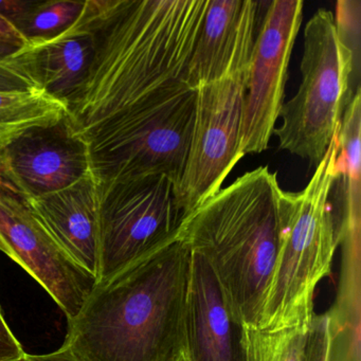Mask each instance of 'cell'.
<instances>
[{"label": "cell", "mask_w": 361, "mask_h": 361, "mask_svg": "<svg viewBox=\"0 0 361 361\" xmlns=\"http://www.w3.org/2000/svg\"><path fill=\"white\" fill-rule=\"evenodd\" d=\"M208 0H99L94 52L66 121L97 183L180 180L197 90L187 69Z\"/></svg>", "instance_id": "obj_1"}, {"label": "cell", "mask_w": 361, "mask_h": 361, "mask_svg": "<svg viewBox=\"0 0 361 361\" xmlns=\"http://www.w3.org/2000/svg\"><path fill=\"white\" fill-rule=\"evenodd\" d=\"M191 252L175 240L97 282L68 320L64 348L81 361H175L185 346Z\"/></svg>", "instance_id": "obj_2"}, {"label": "cell", "mask_w": 361, "mask_h": 361, "mask_svg": "<svg viewBox=\"0 0 361 361\" xmlns=\"http://www.w3.org/2000/svg\"><path fill=\"white\" fill-rule=\"evenodd\" d=\"M276 173L238 177L183 219L177 240L212 270L240 325L257 327L279 244Z\"/></svg>", "instance_id": "obj_3"}, {"label": "cell", "mask_w": 361, "mask_h": 361, "mask_svg": "<svg viewBox=\"0 0 361 361\" xmlns=\"http://www.w3.org/2000/svg\"><path fill=\"white\" fill-rule=\"evenodd\" d=\"M338 149L337 134L302 191L278 190V251L257 322L262 331L310 329L316 314L314 293L331 274L338 246L329 200Z\"/></svg>", "instance_id": "obj_4"}, {"label": "cell", "mask_w": 361, "mask_h": 361, "mask_svg": "<svg viewBox=\"0 0 361 361\" xmlns=\"http://www.w3.org/2000/svg\"><path fill=\"white\" fill-rule=\"evenodd\" d=\"M333 12L319 10L304 29L302 82L295 96L281 109L274 130L280 147L318 166L339 133L342 117L360 77L352 54L341 43Z\"/></svg>", "instance_id": "obj_5"}, {"label": "cell", "mask_w": 361, "mask_h": 361, "mask_svg": "<svg viewBox=\"0 0 361 361\" xmlns=\"http://www.w3.org/2000/svg\"><path fill=\"white\" fill-rule=\"evenodd\" d=\"M99 271L97 282L174 242L185 214L175 183L164 174L97 183Z\"/></svg>", "instance_id": "obj_6"}, {"label": "cell", "mask_w": 361, "mask_h": 361, "mask_svg": "<svg viewBox=\"0 0 361 361\" xmlns=\"http://www.w3.org/2000/svg\"><path fill=\"white\" fill-rule=\"evenodd\" d=\"M245 79H226L197 90L191 141L175 196L185 216L221 191L240 152Z\"/></svg>", "instance_id": "obj_7"}, {"label": "cell", "mask_w": 361, "mask_h": 361, "mask_svg": "<svg viewBox=\"0 0 361 361\" xmlns=\"http://www.w3.org/2000/svg\"><path fill=\"white\" fill-rule=\"evenodd\" d=\"M303 7L301 0L267 4L253 46L243 102L240 149L244 156L265 151L276 130Z\"/></svg>", "instance_id": "obj_8"}, {"label": "cell", "mask_w": 361, "mask_h": 361, "mask_svg": "<svg viewBox=\"0 0 361 361\" xmlns=\"http://www.w3.org/2000/svg\"><path fill=\"white\" fill-rule=\"evenodd\" d=\"M0 251L26 270L71 320L96 286L31 210L26 198L0 185Z\"/></svg>", "instance_id": "obj_9"}, {"label": "cell", "mask_w": 361, "mask_h": 361, "mask_svg": "<svg viewBox=\"0 0 361 361\" xmlns=\"http://www.w3.org/2000/svg\"><path fill=\"white\" fill-rule=\"evenodd\" d=\"M87 174L85 147L71 134L66 118L30 130L0 155V185L25 198L60 191Z\"/></svg>", "instance_id": "obj_10"}, {"label": "cell", "mask_w": 361, "mask_h": 361, "mask_svg": "<svg viewBox=\"0 0 361 361\" xmlns=\"http://www.w3.org/2000/svg\"><path fill=\"white\" fill-rule=\"evenodd\" d=\"M261 5L252 0H208L187 69L193 90L226 79L247 81Z\"/></svg>", "instance_id": "obj_11"}, {"label": "cell", "mask_w": 361, "mask_h": 361, "mask_svg": "<svg viewBox=\"0 0 361 361\" xmlns=\"http://www.w3.org/2000/svg\"><path fill=\"white\" fill-rule=\"evenodd\" d=\"M183 353L189 361H246L243 325L230 312L208 264L191 253Z\"/></svg>", "instance_id": "obj_12"}, {"label": "cell", "mask_w": 361, "mask_h": 361, "mask_svg": "<svg viewBox=\"0 0 361 361\" xmlns=\"http://www.w3.org/2000/svg\"><path fill=\"white\" fill-rule=\"evenodd\" d=\"M99 0H86L71 26L48 39H28L16 56L39 88L67 101L81 86L94 52Z\"/></svg>", "instance_id": "obj_13"}, {"label": "cell", "mask_w": 361, "mask_h": 361, "mask_svg": "<svg viewBox=\"0 0 361 361\" xmlns=\"http://www.w3.org/2000/svg\"><path fill=\"white\" fill-rule=\"evenodd\" d=\"M26 200L65 252L98 278V197L97 183L90 173L71 187Z\"/></svg>", "instance_id": "obj_14"}, {"label": "cell", "mask_w": 361, "mask_h": 361, "mask_svg": "<svg viewBox=\"0 0 361 361\" xmlns=\"http://www.w3.org/2000/svg\"><path fill=\"white\" fill-rule=\"evenodd\" d=\"M67 113L66 102L42 88L0 92V155L30 130L60 123Z\"/></svg>", "instance_id": "obj_15"}, {"label": "cell", "mask_w": 361, "mask_h": 361, "mask_svg": "<svg viewBox=\"0 0 361 361\" xmlns=\"http://www.w3.org/2000/svg\"><path fill=\"white\" fill-rule=\"evenodd\" d=\"M308 329L262 331L243 325L246 361H304Z\"/></svg>", "instance_id": "obj_16"}, {"label": "cell", "mask_w": 361, "mask_h": 361, "mask_svg": "<svg viewBox=\"0 0 361 361\" xmlns=\"http://www.w3.org/2000/svg\"><path fill=\"white\" fill-rule=\"evenodd\" d=\"M85 1H35L28 12L13 23L27 39L54 37L68 28L83 11Z\"/></svg>", "instance_id": "obj_17"}, {"label": "cell", "mask_w": 361, "mask_h": 361, "mask_svg": "<svg viewBox=\"0 0 361 361\" xmlns=\"http://www.w3.org/2000/svg\"><path fill=\"white\" fill-rule=\"evenodd\" d=\"M337 333L331 312L314 314L308 329L304 361H336Z\"/></svg>", "instance_id": "obj_18"}, {"label": "cell", "mask_w": 361, "mask_h": 361, "mask_svg": "<svg viewBox=\"0 0 361 361\" xmlns=\"http://www.w3.org/2000/svg\"><path fill=\"white\" fill-rule=\"evenodd\" d=\"M360 13L359 0H339L334 16L338 37L352 54L355 71L358 75H360Z\"/></svg>", "instance_id": "obj_19"}, {"label": "cell", "mask_w": 361, "mask_h": 361, "mask_svg": "<svg viewBox=\"0 0 361 361\" xmlns=\"http://www.w3.org/2000/svg\"><path fill=\"white\" fill-rule=\"evenodd\" d=\"M39 88L18 56L0 60V92H26Z\"/></svg>", "instance_id": "obj_20"}, {"label": "cell", "mask_w": 361, "mask_h": 361, "mask_svg": "<svg viewBox=\"0 0 361 361\" xmlns=\"http://www.w3.org/2000/svg\"><path fill=\"white\" fill-rule=\"evenodd\" d=\"M28 43V39L7 18L0 16V60L13 58Z\"/></svg>", "instance_id": "obj_21"}, {"label": "cell", "mask_w": 361, "mask_h": 361, "mask_svg": "<svg viewBox=\"0 0 361 361\" xmlns=\"http://www.w3.org/2000/svg\"><path fill=\"white\" fill-rule=\"evenodd\" d=\"M26 354L22 344L6 322L3 312L0 310V361L20 360Z\"/></svg>", "instance_id": "obj_22"}, {"label": "cell", "mask_w": 361, "mask_h": 361, "mask_svg": "<svg viewBox=\"0 0 361 361\" xmlns=\"http://www.w3.org/2000/svg\"><path fill=\"white\" fill-rule=\"evenodd\" d=\"M35 1L23 0H0V16L9 20L13 24L18 18L30 10Z\"/></svg>", "instance_id": "obj_23"}, {"label": "cell", "mask_w": 361, "mask_h": 361, "mask_svg": "<svg viewBox=\"0 0 361 361\" xmlns=\"http://www.w3.org/2000/svg\"><path fill=\"white\" fill-rule=\"evenodd\" d=\"M25 361H81L68 350V348H62L56 352L45 355H29L25 356Z\"/></svg>", "instance_id": "obj_24"}, {"label": "cell", "mask_w": 361, "mask_h": 361, "mask_svg": "<svg viewBox=\"0 0 361 361\" xmlns=\"http://www.w3.org/2000/svg\"><path fill=\"white\" fill-rule=\"evenodd\" d=\"M175 361H189V359H188V357L185 356V353H183V352H181V354L179 355L178 357H177V359Z\"/></svg>", "instance_id": "obj_25"}, {"label": "cell", "mask_w": 361, "mask_h": 361, "mask_svg": "<svg viewBox=\"0 0 361 361\" xmlns=\"http://www.w3.org/2000/svg\"><path fill=\"white\" fill-rule=\"evenodd\" d=\"M25 356H26V355H25ZM16 361H25V357H24V358L20 359V360H16Z\"/></svg>", "instance_id": "obj_26"}]
</instances>
